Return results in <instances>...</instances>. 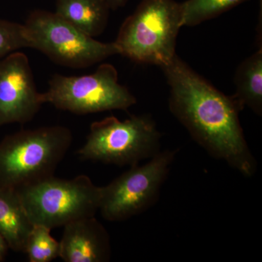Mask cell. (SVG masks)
<instances>
[{"instance_id":"16","label":"cell","mask_w":262,"mask_h":262,"mask_svg":"<svg viewBox=\"0 0 262 262\" xmlns=\"http://www.w3.org/2000/svg\"><path fill=\"white\" fill-rule=\"evenodd\" d=\"M22 48H30L24 24L0 19V59Z\"/></svg>"},{"instance_id":"3","label":"cell","mask_w":262,"mask_h":262,"mask_svg":"<svg viewBox=\"0 0 262 262\" xmlns=\"http://www.w3.org/2000/svg\"><path fill=\"white\" fill-rule=\"evenodd\" d=\"M182 27V3L142 0L124 20L114 42L120 55L161 68L177 55V37Z\"/></svg>"},{"instance_id":"5","label":"cell","mask_w":262,"mask_h":262,"mask_svg":"<svg viewBox=\"0 0 262 262\" xmlns=\"http://www.w3.org/2000/svg\"><path fill=\"white\" fill-rule=\"evenodd\" d=\"M160 139L161 134L149 115L131 116L124 121L107 117L93 122L77 154L84 160L131 167L159 152Z\"/></svg>"},{"instance_id":"13","label":"cell","mask_w":262,"mask_h":262,"mask_svg":"<svg viewBox=\"0 0 262 262\" xmlns=\"http://www.w3.org/2000/svg\"><path fill=\"white\" fill-rule=\"evenodd\" d=\"M234 84L235 94L232 96L241 110L247 106L261 116V47L238 66L234 75Z\"/></svg>"},{"instance_id":"11","label":"cell","mask_w":262,"mask_h":262,"mask_svg":"<svg viewBox=\"0 0 262 262\" xmlns=\"http://www.w3.org/2000/svg\"><path fill=\"white\" fill-rule=\"evenodd\" d=\"M32 227L17 192L0 189V233L10 249L24 253Z\"/></svg>"},{"instance_id":"6","label":"cell","mask_w":262,"mask_h":262,"mask_svg":"<svg viewBox=\"0 0 262 262\" xmlns=\"http://www.w3.org/2000/svg\"><path fill=\"white\" fill-rule=\"evenodd\" d=\"M24 26L30 48L63 67L88 68L120 54L115 42L96 40L56 13L34 10Z\"/></svg>"},{"instance_id":"12","label":"cell","mask_w":262,"mask_h":262,"mask_svg":"<svg viewBox=\"0 0 262 262\" xmlns=\"http://www.w3.org/2000/svg\"><path fill=\"white\" fill-rule=\"evenodd\" d=\"M110 8L105 0H56L55 13L92 37L104 32Z\"/></svg>"},{"instance_id":"14","label":"cell","mask_w":262,"mask_h":262,"mask_svg":"<svg viewBox=\"0 0 262 262\" xmlns=\"http://www.w3.org/2000/svg\"><path fill=\"white\" fill-rule=\"evenodd\" d=\"M248 0H187L182 3V24L194 27Z\"/></svg>"},{"instance_id":"7","label":"cell","mask_w":262,"mask_h":262,"mask_svg":"<svg viewBox=\"0 0 262 262\" xmlns=\"http://www.w3.org/2000/svg\"><path fill=\"white\" fill-rule=\"evenodd\" d=\"M42 97L43 103L77 115L127 110L137 101L127 88L119 83L117 71L110 63H102L91 75L56 74Z\"/></svg>"},{"instance_id":"4","label":"cell","mask_w":262,"mask_h":262,"mask_svg":"<svg viewBox=\"0 0 262 262\" xmlns=\"http://www.w3.org/2000/svg\"><path fill=\"white\" fill-rule=\"evenodd\" d=\"M16 192L32 225L52 229L95 216L99 210L101 187L85 175L72 179L53 176Z\"/></svg>"},{"instance_id":"10","label":"cell","mask_w":262,"mask_h":262,"mask_svg":"<svg viewBox=\"0 0 262 262\" xmlns=\"http://www.w3.org/2000/svg\"><path fill=\"white\" fill-rule=\"evenodd\" d=\"M60 257L65 262H106L111 258L110 234L95 216L65 225Z\"/></svg>"},{"instance_id":"8","label":"cell","mask_w":262,"mask_h":262,"mask_svg":"<svg viewBox=\"0 0 262 262\" xmlns=\"http://www.w3.org/2000/svg\"><path fill=\"white\" fill-rule=\"evenodd\" d=\"M175 153H157L148 163L131 166L125 173L101 187L99 210L104 220L120 222L146 211L157 200Z\"/></svg>"},{"instance_id":"9","label":"cell","mask_w":262,"mask_h":262,"mask_svg":"<svg viewBox=\"0 0 262 262\" xmlns=\"http://www.w3.org/2000/svg\"><path fill=\"white\" fill-rule=\"evenodd\" d=\"M43 103L28 57L15 51L0 59V127L30 122Z\"/></svg>"},{"instance_id":"2","label":"cell","mask_w":262,"mask_h":262,"mask_svg":"<svg viewBox=\"0 0 262 262\" xmlns=\"http://www.w3.org/2000/svg\"><path fill=\"white\" fill-rule=\"evenodd\" d=\"M72 141V131L61 125L5 136L0 142V189L17 192L53 177Z\"/></svg>"},{"instance_id":"17","label":"cell","mask_w":262,"mask_h":262,"mask_svg":"<svg viewBox=\"0 0 262 262\" xmlns=\"http://www.w3.org/2000/svg\"><path fill=\"white\" fill-rule=\"evenodd\" d=\"M9 249V246L4 237L0 233V262L4 261Z\"/></svg>"},{"instance_id":"1","label":"cell","mask_w":262,"mask_h":262,"mask_svg":"<svg viewBox=\"0 0 262 262\" xmlns=\"http://www.w3.org/2000/svg\"><path fill=\"white\" fill-rule=\"evenodd\" d=\"M169 87V107L189 134L210 154L246 177L256 172L233 96L221 92L176 55L161 67Z\"/></svg>"},{"instance_id":"15","label":"cell","mask_w":262,"mask_h":262,"mask_svg":"<svg viewBox=\"0 0 262 262\" xmlns=\"http://www.w3.org/2000/svg\"><path fill=\"white\" fill-rule=\"evenodd\" d=\"M51 229L33 225L27 238L25 252L30 262H50L60 257L61 246L51 234Z\"/></svg>"},{"instance_id":"18","label":"cell","mask_w":262,"mask_h":262,"mask_svg":"<svg viewBox=\"0 0 262 262\" xmlns=\"http://www.w3.org/2000/svg\"><path fill=\"white\" fill-rule=\"evenodd\" d=\"M110 10H117L126 4L127 0H105Z\"/></svg>"}]
</instances>
